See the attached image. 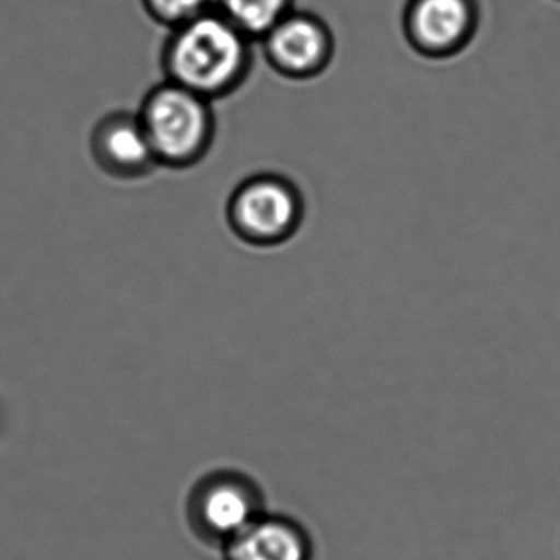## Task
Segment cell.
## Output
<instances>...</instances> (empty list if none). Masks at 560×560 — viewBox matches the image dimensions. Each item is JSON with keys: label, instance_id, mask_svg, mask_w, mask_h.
I'll return each instance as SVG.
<instances>
[{"label": "cell", "instance_id": "7", "mask_svg": "<svg viewBox=\"0 0 560 560\" xmlns=\"http://www.w3.org/2000/svg\"><path fill=\"white\" fill-rule=\"evenodd\" d=\"M90 145L96 165L116 179L145 178L160 166L137 113L104 116L94 126Z\"/></svg>", "mask_w": 560, "mask_h": 560}, {"label": "cell", "instance_id": "8", "mask_svg": "<svg viewBox=\"0 0 560 560\" xmlns=\"http://www.w3.org/2000/svg\"><path fill=\"white\" fill-rule=\"evenodd\" d=\"M224 560H314L303 524L283 514L261 513L224 547Z\"/></svg>", "mask_w": 560, "mask_h": 560}, {"label": "cell", "instance_id": "2", "mask_svg": "<svg viewBox=\"0 0 560 560\" xmlns=\"http://www.w3.org/2000/svg\"><path fill=\"white\" fill-rule=\"evenodd\" d=\"M156 162L166 168L198 165L214 143L215 116L211 101L165 83L153 88L139 113Z\"/></svg>", "mask_w": 560, "mask_h": 560}, {"label": "cell", "instance_id": "6", "mask_svg": "<svg viewBox=\"0 0 560 560\" xmlns=\"http://www.w3.org/2000/svg\"><path fill=\"white\" fill-rule=\"evenodd\" d=\"M268 67L293 81L319 77L329 68L336 40L329 25L311 14L293 11L260 40Z\"/></svg>", "mask_w": 560, "mask_h": 560}, {"label": "cell", "instance_id": "9", "mask_svg": "<svg viewBox=\"0 0 560 560\" xmlns=\"http://www.w3.org/2000/svg\"><path fill=\"white\" fill-rule=\"evenodd\" d=\"M214 8L252 42L294 11V0H214Z\"/></svg>", "mask_w": 560, "mask_h": 560}, {"label": "cell", "instance_id": "5", "mask_svg": "<svg viewBox=\"0 0 560 560\" xmlns=\"http://www.w3.org/2000/svg\"><path fill=\"white\" fill-rule=\"evenodd\" d=\"M477 0H408L402 32L409 47L429 60H448L465 50L477 35Z\"/></svg>", "mask_w": 560, "mask_h": 560}, {"label": "cell", "instance_id": "3", "mask_svg": "<svg viewBox=\"0 0 560 560\" xmlns=\"http://www.w3.org/2000/svg\"><path fill=\"white\" fill-rule=\"evenodd\" d=\"M304 221V198L287 176L260 173L244 179L228 202L231 231L252 247L287 244Z\"/></svg>", "mask_w": 560, "mask_h": 560}, {"label": "cell", "instance_id": "4", "mask_svg": "<svg viewBox=\"0 0 560 560\" xmlns=\"http://www.w3.org/2000/svg\"><path fill=\"white\" fill-rule=\"evenodd\" d=\"M265 513V497L244 471L212 470L192 485L186 500L189 529L202 544L224 547L252 521Z\"/></svg>", "mask_w": 560, "mask_h": 560}, {"label": "cell", "instance_id": "10", "mask_svg": "<svg viewBox=\"0 0 560 560\" xmlns=\"http://www.w3.org/2000/svg\"><path fill=\"white\" fill-rule=\"evenodd\" d=\"M142 5L152 21L173 31L214 8V0H142Z\"/></svg>", "mask_w": 560, "mask_h": 560}, {"label": "cell", "instance_id": "1", "mask_svg": "<svg viewBox=\"0 0 560 560\" xmlns=\"http://www.w3.org/2000/svg\"><path fill=\"white\" fill-rule=\"evenodd\" d=\"M252 44L218 9H209L170 31L162 51L166 81L211 103L224 100L250 74Z\"/></svg>", "mask_w": 560, "mask_h": 560}]
</instances>
